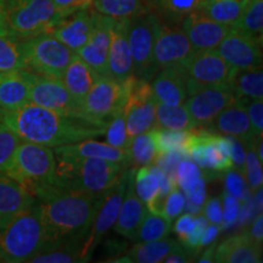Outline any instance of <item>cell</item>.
Masks as SVG:
<instances>
[{
    "label": "cell",
    "mask_w": 263,
    "mask_h": 263,
    "mask_svg": "<svg viewBox=\"0 0 263 263\" xmlns=\"http://www.w3.org/2000/svg\"><path fill=\"white\" fill-rule=\"evenodd\" d=\"M0 121L24 141L49 147L68 145L105 134L108 123L77 114H65L32 103L11 111H2Z\"/></svg>",
    "instance_id": "cell-1"
},
{
    "label": "cell",
    "mask_w": 263,
    "mask_h": 263,
    "mask_svg": "<svg viewBox=\"0 0 263 263\" xmlns=\"http://www.w3.org/2000/svg\"><path fill=\"white\" fill-rule=\"evenodd\" d=\"M101 194L65 189L55 184L35 189L33 197L37 200L47 230V248L65 242L83 245Z\"/></svg>",
    "instance_id": "cell-2"
},
{
    "label": "cell",
    "mask_w": 263,
    "mask_h": 263,
    "mask_svg": "<svg viewBox=\"0 0 263 263\" xmlns=\"http://www.w3.org/2000/svg\"><path fill=\"white\" fill-rule=\"evenodd\" d=\"M49 244L41 209L35 200L0 229V251L3 262H29Z\"/></svg>",
    "instance_id": "cell-3"
},
{
    "label": "cell",
    "mask_w": 263,
    "mask_h": 263,
    "mask_svg": "<svg viewBox=\"0 0 263 263\" xmlns=\"http://www.w3.org/2000/svg\"><path fill=\"white\" fill-rule=\"evenodd\" d=\"M55 185L77 192L104 193L123 171L122 164L93 157L55 154Z\"/></svg>",
    "instance_id": "cell-4"
},
{
    "label": "cell",
    "mask_w": 263,
    "mask_h": 263,
    "mask_svg": "<svg viewBox=\"0 0 263 263\" xmlns=\"http://www.w3.org/2000/svg\"><path fill=\"white\" fill-rule=\"evenodd\" d=\"M55 168L57 160L51 147L21 140L5 173L22 184L33 196V192L39 186L55 184Z\"/></svg>",
    "instance_id": "cell-5"
},
{
    "label": "cell",
    "mask_w": 263,
    "mask_h": 263,
    "mask_svg": "<svg viewBox=\"0 0 263 263\" xmlns=\"http://www.w3.org/2000/svg\"><path fill=\"white\" fill-rule=\"evenodd\" d=\"M10 32L21 39L49 33L62 18L52 0H5Z\"/></svg>",
    "instance_id": "cell-6"
},
{
    "label": "cell",
    "mask_w": 263,
    "mask_h": 263,
    "mask_svg": "<svg viewBox=\"0 0 263 263\" xmlns=\"http://www.w3.org/2000/svg\"><path fill=\"white\" fill-rule=\"evenodd\" d=\"M185 156L194 161L202 174L219 177L234 167L232 160V138L194 128L185 146Z\"/></svg>",
    "instance_id": "cell-7"
},
{
    "label": "cell",
    "mask_w": 263,
    "mask_h": 263,
    "mask_svg": "<svg viewBox=\"0 0 263 263\" xmlns=\"http://www.w3.org/2000/svg\"><path fill=\"white\" fill-rule=\"evenodd\" d=\"M26 70L34 74L61 78L76 52L54 37L51 33H42L22 39Z\"/></svg>",
    "instance_id": "cell-8"
},
{
    "label": "cell",
    "mask_w": 263,
    "mask_h": 263,
    "mask_svg": "<svg viewBox=\"0 0 263 263\" xmlns=\"http://www.w3.org/2000/svg\"><path fill=\"white\" fill-rule=\"evenodd\" d=\"M161 20L147 11L128 18V42L133 60V74L151 81L157 73L154 64V45Z\"/></svg>",
    "instance_id": "cell-9"
},
{
    "label": "cell",
    "mask_w": 263,
    "mask_h": 263,
    "mask_svg": "<svg viewBox=\"0 0 263 263\" xmlns=\"http://www.w3.org/2000/svg\"><path fill=\"white\" fill-rule=\"evenodd\" d=\"M128 94L122 110L126 117L127 133L132 141L138 134L145 133L156 126L157 99L150 81L134 74L127 78Z\"/></svg>",
    "instance_id": "cell-10"
},
{
    "label": "cell",
    "mask_w": 263,
    "mask_h": 263,
    "mask_svg": "<svg viewBox=\"0 0 263 263\" xmlns=\"http://www.w3.org/2000/svg\"><path fill=\"white\" fill-rule=\"evenodd\" d=\"M130 170L122 171L112 185L101 194L89 233H88L87 238L84 239L83 245H82V254H83L85 261L90 258L99 242L101 241V239H104L108 230L114 228L115 223L117 221Z\"/></svg>",
    "instance_id": "cell-11"
},
{
    "label": "cell",
    "mask_w": 263,
    "mask_h": 263,
    "mask_svg": "<svg viewBox=\"0 0 263 263\" xmlns=\"http://www.w3.org/2000/svg\"><path fill=\"white\" fill-rule=\"evenodd\" d=\"M127 94V80L120 82L110 76H101L82 100V115L98 122L108 123L122 110Z\"/></svg>",
    "instance_id": "cell-12"
},
{
    "label": "cell",
    "mask_w": 263,
    "mask_h": 263,
    "mask_svg": "<svg viewBox=\"0 0 263 263\" xmlns=\"http://www.w3.org/2000/svg\"><path fill=\"white\" fill-rule=\"evenodd\" d=\"M183 66L188 76V97L207 85L230 84L239 72L216 49L195 51Z\"/></svg>",
    "instance_id": "cell-13"
},
{
    "label": "cell",
    "mask_w": 263,
    "mask_h": 263,
    "mask_svg": "<svg viewBox=\"0 0 263 263\" xmlns=\"http://www.w3.org/2000/svg\"><path fill=\"white\" fill-rule=\"evenodd\" d=\"M236 100L230 84L207 85L189 95L184 101L196 128L211 126L215 118Z\"/></svg>",
    "instance_id": "cell-14"
},
{
    "label": "cell",
    "mask_w": 263,
    "mask_h": 263,
    "mask_svg": "<svg viewBox=\"0 0 263 263\" xmlns=\"http://www.w3.org/2000/svg\"><path fill=\"white\" fill-rule=\"evenodd\" d=\"M195 52L180 25L160 21L154 45V64L156 71L167 66L184 64Z\"/></svg>",
    "instance_id": "cell-15"
},
{
    "label": "cell",
    "mask_w": 263,
    "mask_h": 263,
    "mask_svg": "<svg viewBox=\"0 0 263 263\" xmlns=\"http://www.w3.org/2000/svg\"><path fill=\"white\" fill-rule=\"evenodd\" d=\"M216 50L238 71L262 68V41L234 28L223 38Z\"/></svg>",
    "instance_id": "cell-16"
},
{
    "label": "cell",
    "mask_w": 263,
    "mask_h": 263,
    "mask_svg": "<svg viewBox=\"0 0 263 263\" xmlns=\"http://www.w3.org/2000/svg\"><path fill=\"white\" fill-rule=\"evenodd\" d=\"M29 103L59 112L82 115L81 104L71 97L61 78L34 74Z\"/></svg>",
    "instance_id": "cell-17"
},
{
    "label": "cell",
    "mask_w": 263,
    "mask_h": 263,
    "mask_svg": "<svg viewBox=\"0 0 263 263\" xmlns=\"http://www.w3.org/2000/svg\"><path fill=\"white\" fill-rule=\"evenodd\" d=\"M180 27L195 51L213 50L233 29L232 26L215 21L199 9L185 16Z\"/></svg>",
    "instance_id": "cell-18"
},
{
    "label": "cell",
    "mask_w": 263,
    "mask_h": 263,
    "mask_svg": "<svg viewBox=\"0 0 263 263\" xmlns=\"http://www.w3.org/2000/svg\"><path fill=\"white\" fill-rule=\"evenodd\" d=\"M107 71L110 77L120 82L133 74V60L128 42V18L111 17Z\"/></svg>",
    "instance_id": "cell-19"
},
{
    "label": "cell",
    "mask_w": 263,
    "mask_h": 263,
    "mask_svg": "<svg viewBox=\"0 0 263 263\" xmlns=\"http://www.w3.org/2000/svg\"><path fill=\"white\" fill-rule=\"evenodd\" d=\"M110 22L111 17L95 11L90 37L84 47L76 52L100 76H108L107 55L110 44Z\"/></svg>",
    "instance_id": "cell-20"
},
{
    "label": "cell",
    "mask_w": 263,
    "mask_h": 263,
    "mask_svg": "<svg viewBox=\"0 0 263 263\" xmlns=\"http://www.w3.org/2000/svg\"><path fill=\"white\" fill-rule=\"evenodd\" d=\"M95 11L90 9L80 10L62 17L49 33L59 39L62 44L77 52L90 37L93 31Z\"/></svg>",
    "instance_id": "cell-21"
},
{
    "label": "cell",
    "mask_w": 263,
    "mask_h": 263,
    "mask_svg": "<svg viewBox=\"0 0 263 263\" xmlns=\"http://www.w3.org/2000/svg\"><path fill=\"white\" fill-rule=\"evenodd\" d=\"M153 78L151 87L159 103L184 104L188 98V76L182 64L161 68Z\"/></svg>",
    "instance_id": "cell-22"
},
{
    "label": "cell",
    "mask_w": 263,
    "mask_h": 263,
    "mask_svg": "<svg viewBox=\"0 0 263 263\" xmlns=\"http://www.w3.org/2000/svg\"><path fill=\"white\" fill-rule=\"evenodd\" d=\"M134 171L136 168L130 170L122 205H121L117 221L114 226L116 233L130 240H136L138 230L149 212L145 202L138 196L134 188Z\"/></svg>",
    "instance_id": "cell-23"
},
{
    "label": "cell",
    "mask_w": 263,
    "mask_h": 263,
    "mask_svg": "<svg viewBox=\"0 0 263 263\" xmlns=\"http://www.w3.org/2000/svg\"><path fill=\"white\" fill-rule=\"evenodd\" d=\"M34 73L27 70L0 72V110L11 111L29 103Z\"/></svg>",
    "instance_id": "cell-24"
},
{
    "label": "cell",
    "mask_w": 263,
    "mask_h": 263,
    "mask_svg": "<svg viewBox=\"0 0 263 263\" xmlns=\"http://www.w3.org/2000/svg\"><path fill=\"white\" fill-rule=\"evenodd\" d=\"M35 202L22 184L5 172H0V229Z\"/></svg>",
    "instance_id": "cell-25"
},
{
    "label": "cell",
    "mask_w": 263,
    "mask_h": 263,
    "mask_svg": "<svg viewBox=\"0 0 263 263\" xmlns=\"http://www.w3.org/2000/svg\"><path fill=\"white\" fill-rule=\"evenodd\" d=\"M212 124L219 134L236 138L242 144H248L256 138L252 133L245 100L241 98H236L234 103L227 106L215 118Z\"/></svg>",
    "instance_id": "cell-26"
},
{
    "label": "cell",
    "mask_w": 263,
    "mask_h": 263,
    "mask_svg": "<svg viewBox=\"0 0 263 263\" xmlns=\"http://www.w3.org/2000/svg\"><path fill=\"white\" fill-rule=\"evenodd\" d=\"M215 262L259 263L262 262V244L255 241L249 233H240L216 246Z\"/></svg>",
    "instance_id": "cell-27"
},
{
    "label": "cell",
    "mask_w": 263,
    "mask_h": 263,
    "mask_svg": "<svg viewBox=\"0 0 263 263\" xmlns=\"http://www.w3.org/2000/svg\"><path fill=\"white\" fill-rule=\"evenodd\" d=\"M55 154L67 156H78V157H93V159H101L117 162L122 166L129 164V153L128 150L118 149L107 143H100L91 139L78 141L68 145H61L54 147Z\"/></svg>",
    "instance_id": "cell-28"
},
{
    "label": "cell",
    "mask_w": 263,
    "mask_h": 263,
    "mask_svg": "<svg viewBox=\"0 0 263 263\" xmlns=\"http://www.w3.org/2000/svg\"><path fill=\"white\" fill-rule=\"evenodd\" d=\"M100 77L101 76L98 72H95L87 62L76 54L62 73L61 81L71 97L81 104Z\"/></svg>",
    "instance_id": "cell-29"
},
{
    "label": "cell",
    "mask_w": 263,
    "mask_h": 263,
    "mask_svg": "<svg viewBox=\"0 0 263 263\" xmlns=\"http://www.w3.org/2000/svg\"><path fill=\"white\" fill-rule=\"evenodd\" d=\"M202 0H145L150 12L170 25H180L185 16L200 8Z\"/></svg>",
    "instance_id": "cell-30"
},
{
    "label": "cell",
    "mask_w": 263,
    "mask_h": 263,
    "mask_svg": "<svg viewBox=\"0 0 263 263\" xmlns=\"http://www.w3.org/2000/svg\"><path fill=\"white\" fill-rule=\"evenodd\" d=\"M179 241L173 239L163 238L154 241L139 242L128 252L126 257L115 262H137V263H157L163 262L166 256L173 251Z\"/></svg>",
    "instance_id": "cell-31"
},
{
    "label": "cell",
    "mask_w": 263,
    "mask_h": 263,
    "mask_svg": "<svg viewBox=\"0 0 263 263\" xmlns=\"http://www.w3.org/2000/svg\"><path fill=\"white\" fill-rule=\"evenodd\" d=\"M249 0H202L199 10L221 24L234 26Z\"/></svg>",
    "instance_id": "cell-32"
},
{
    "label": "cell",
    "mask_w": 263,
    "mask_h": 263,
    "mask_svg": "<svg viewBox=\"0 0 263 263\" xmlns=\"http://www.w3.org/2000/svg\"><path fill=\"white\" fill-rule=\"evenodd\" d=\"M156 126L171 130H190L196 128L184 104L173 106L157 103Z\"/></svg>",
    "instance_id": "cell-33"
},
{
    "label": "cell",
    "mask_w": 263,
    "mask_h": 263,
    "mask_svg": "<svg viewBox=\"0 0 263 263\" xmlns=\"http://www.w3.org/2000/svg\"><path fill=\"white\" fill-rule=\"evenodd\" d=\"M91 8L112 18H130L149 11L145 0H93Z\"/></svg>",
    "instance_id": "cell-34"
},
{
    "label": "cell",
    "mask_w": 263,
    "mask_h": 263,
    "mask_svg": "<svg viewBox=\"0 0 263 263\" xmlns=\"http://www.w3.org/2000/svg\"><path fill=\"white\" fill-rule=\"evenodd\" d=\"M26 70L22 39L9 32L0 35V72Z\"/></svg>",
    "instance_id": "cell-35"
},
{
    "label": "cell",
    "mask_w": 263,
    "mask_h": 263,
    "mask_svg": "<svg viewBox=\"0 0 263 263\" xmlns=\"http://www.w3.org/2000/svg\"><path fill=\"white\" fill-rule=\"evenodd\" d=\"M150 130L151 134H153L154 143H155L157 155L162 156L164 154L178 151V153H182L185 156V146L188 144L193 129L171 130L155 126L151 128Z\"/></svg>",
    "instance_id": "cell-36"
},
{
    "label": "cell",
    "mask_w": 263,
    "mask_h": 263,
    "mask_svg": "<svg viewBox=\"0 0 263 263\" xmlns=\"http://www.w3.org/2000/svg\"><path fill=\"white\" fill-rule=\"evenodd\" d=\"M128 153H129V164L133 166V168L155 164L159 155L151 130L134 137L130 141Z\"/></svg>",
    "instance_id": "cell-37"
},
{
    "label": "cell",
    "mask_w": 263,
    "mask_h": 263,
    "mask_svg": "<svg viewBox=\"0 0 263 263\" xmlns=\"http://www.w3.org/2000/svg\"><path fill=\"white\" fill-rule=\"evenodd\" d=\"M230 85L236 98L263 99L262 68L239 71Z\"/></svg>",
    "instance_id": "cell-38"
},
{
    "label": "cell",
    "mask_w": 263,
    "mask_h": 263,
    "mask_svg": "<svg viewBox=\"0 0 263 263\" xmlns=\"http://www.w3.org/2000/svg\"><path fill=\"white\" fill-rule=\"evenodd\" d=\"M233 28L262 41L263 0H249Z\"/></svg>",
    "instance_id": "cell-39"
},
{
    "label": "cell",
    "mask_w": 263,
    "mask_h": 263,
    "mask_svg": "<svg viewBox=\"0 0 263 263\" xmlns=\"http://www.w3.org/2000/svg\"><path fill=\"white\" fill-rule=\"evenodd\" d=\"M32 263H76L87 262L83 254H82L81 244H58L49 246L34 256L31 261Z\"/></svg>",
    "instance_id": "cell-40"
},
{
    "label": "cell",
    "mask_w": 263,
    "mask_h": 263,
    "mask_svg": "<svg viewBox=\"0 0 263 263\" xmlns=\"http://www.w3.org/2000/svg\"><path fill=\"white\" fill-rule=\"evenodd\" d=\"M171 227H172V221L164 216L147 212L138 230L136 240L139 242H146L167 238L171 232Z\"/></svg>",
    "instance_id": "cell-41"
},
{
    "label": "cell",
    "mask_w": 263,
    "mask_h": 263,
    "mask_svg": "<svg viewBox=\"0 0 263 263\" xmlns=\"http://www.w3.org/2000/svg\"><path fill=\"white\" fill-rule=\"evenodd\" d=\"M256 139V138H255ZM250 141L245 145V164H244V177L246 185L249 186L252 192H257L259 188H262L263 184V172H262V162L257 157V154L255 151L254 141Z\"/></svg>",
    "instance_id": "cell-42"
},
{
    "label": "cell",
    "mask_w": 263,
    "mask_h": 263,
    "mask_svg": "<svg viewBox=\"0 0 263 263\" xmlns=\"http://www.w3.org/2000/svg\"><path fill=\"white\" fill-rule=\"evenodd\" d=\"M173 177L177 186L184 194H186L199 183L200 179L203 178V174L200 167L194 161L183 159L177 164Z\"/></svg>",
    "instance_id": "cell-43"
},
{
    "label": "cell",
    "mask_w": 263,
    "mask_h": 263,
    "mask_svg": "<svg viewBox=\"0 0 263 263\" xmlns=\"http://www.w3.org/2000/svg\"><path fill=\"white\" fill-rule=\"evenodd\" d=\"M106 134V143L118 149L128 150L130 145V139L127 133L126 117H124L123 110L117 112L108 121V124L105 130Z\"/></svg>",
    "instance_id": "cell-44"
},
{
    "label": "cell",
    "mask_w": 263,
    "mask_h": 263,
    "mask_svg": "<svg viewBox=\"0 0 263 263\" xmlns=\"http://www.w3.org/2000/svg\"><path fill=\"white\" fill-rule=\"evenodd\" d=\"M21 139L0 121V172H6L11 166L16 149Z\"/></svg>",
    "instance_id": "cell-45"
},
{
    "label": "cell",
    "mask_w": 263,
    "mask_h": 263,
    "mask_svg": "<svg viewBox=\"0 0 263 263\" xmlns=\"http://www.w3.org/2000/svg\"><path fill=\"white\" fill-rule=\"evenodd\" d=\"M185 195L178 186H174L171 192L167 194L163 202V216L170 221L176 219L185 209Z\"/></svg>",
    "instance_id": "cell-46"
},
{
    "label": "cell",
    "mask_w": 263,
    "mask_h": 263,
    "mask_svg": "<svg viewBox=\"0 0 263 263\" xmlns=\"http://www.w3.org/2000/svg\"><path fill=\"white\" fill-rule=\"evenodd\" d=\"M250 123H251L252 133L256 138L263 136V101L262 99H250L246 104Z\"/></svg>",
    "instance_id": "cell-47"
},
{
    "label": "cell",
    "mask_w": 263,
    "mask_h": 263,
    "mask_svg": "<svg viewBox=\"0 0 263 263\" xmlns=\"http://www.w3.org/2000/svg\"><path fill=\"white\" fill-rule=\"evenodd\" d=\"M185 195V207L192 211L193 215L201 212L203 203L206 201V180L201 178L194 188L188 192Z\"/></svg>",
    "instance_id": "cell-48"
},
{
    "label": "cell",
    "mask_w": 263,
    "mask_h": 263,
    "mask_svg": "<svg viewBox=\"0 0 263 263\" xmlns=\"http://www.w3.org/2000/svg\"><path fill=\"white\" fill-rule=\"evenodd\" d=\"M224 186L226 193L239 200L242 199L246 193V182L244 177L241 176V173L233 168L224 173Z\"/></svg>",
    "instance_id": "cell-49"
},
{
    "label": "cell",
    "mask_w": 263,
    "mask_h": 263,
    "mask_svg": "<svg viewBox=\"0 0 263 263\" xmlns=\"http://www.w3.org/2000/svg\"><path fill=\"white\" fill-rule=\"evenodd\" d=\"M222 211L223 223L226 226L234 224L239 218L240 200L224 192L222 195Z\"/></svg>",
    "instance_id": "cell-50"
},
{
    "label": "cell",
    "mask_w": 263,
    "mask_h": 263,
    "mask_svg": "<svg viewBox=\"0 0 263 263\" xmlns=\"http://www.w3.org/2000/svg\"><path fill=\"white\" fill-rule=\"evenodd\" d=\"M52 3L61 17L73 14L80 10L90 9L93 5V0H52Z\"/></svg>",
    "instance_id": "cell-51"
},
{
    "label": "cell",
    "mask_w": 263,
    "mask_h": 263,
    "mask_svg": "<svg viewBox=\"0 0 263 263\" xmlns=\"http://www.w3.org/2000/svg\"><path fill=\"white\" fill-rule=\"evenodd\" d=\"M203 209L201 210L202 215L209 221V223L213 224H223V211H222V200L218 197H213V199L205 201L203 203Z\"/></svg>",
    "instance_id": "cell-52"
},
{
    "label": "cell",
    "mask_w": 263,
    "mask_h": 263,
    "mask_svg": "<svg viewBox=\"0 0 263 263\" xmlns=\"http://www.w3.org/2000/svg\"><path fill=\"white\" fill-rule=\"evenodd\" d=\"M197 255V251L195 250L189 249L188 246L183 245L182 242H179L178 246L171 251L168 255L166 256V258L163 259V262L167 263H188V262H194Z\"/></svg>",
    "instance_id": "cell-53"
},
{
    "label": "cell",
    "mask_w": 263,
    "mask_h": 263,
    "mask_svg": "<svg viewBox=\"0 0 263 263\" xmlns=\"http://www.w3.org/2000/svg\"><path fill=\"white\" fill-rule=\"evenodd\" d=\"M195 224V215L193 213H184L177 217V222L174 224V232L177 233L180 239V242L184 244Z\"/></svg>",
    "instance_id": "cell-54"
},
{
    "label": "cell",
    "mask_w": 263,
    "mask_h": 263,
    "mask_svg": "<svg viewBox=\"0 0 263 263\" xmlns=\"http://www.w3.org/2000/svg\"><path fill=\"white\" fill-rule=\"evenodd\" d=\"M232 138V160L233 164L236 167V171L241 173L244 172L245 164V145L236 138Z\"/></svg>",
    "instance_id": "cell-55"
},
{
    "label": "cell",
    "mask_w": 263,
    "mask_h": 263,
    "mask_svg": "<svg viewBox=\"0 0 263 263\" xmlns=\"http://www.w3.org/2000/svg\"><path fill=\"white\" fill-rule=\"evenodd\" d=\"M219 232H221V226L209 223L205 230L202 232L201 238H200V248L202 249L203 246L212 244V242L217 239V236H218Z\"/></svg>",
    "instance_id": "cell-56"
},
{
    "label": "cell",
    "mask_w": 263,
    "mask_h": 263,
    "mask_svg": "<svg viewBox=\"0 0 263 263\" xmlns=\"http://www.w3.org/2000/svg\"><path fill=\"white\" fill-rule=\"evenodd\" d=\"M250 236L257 241L258 244H262L263 241V218L262 213H259V216L255 219V222L252 223L251 229H250Z\"/></svg>",
    "instance_id": "cell-57"
},
{
    "label": "cell",
    "mask_w": 263,
    "mask_h": 263,
    "mask_svg": "<svg viewBox=\"0 0 263 263\" xmlns=\"http://www.w3.org/2000/svg\"><path fill=\"white\" fill-rule=\"evenodd\" d=\"M9 26L6 21V11H5V0H0V35H4L9 33Z\"/></svg>",
    "instance_id": "cell-58"
},
{
    "label": "cell",
    "mask_w": 263,
    "mask_h": 263,
    "mask_svg": "<svg viewBox=\"0 0 263 263\" xmlns=\"http://www.w3.org/2000/svg\"><path fill=\"white\" fill-rule=\"evenodd\" d=\"M215 252H216V245L211 244V246H210V248L207 249L201 256H200V258L197 259V262H201V263L215 262Z\"/></svg>",
    "instance_id": "cell-59"
},
{
    "label": "cell",
    "mask_w": 263,
    "mask_h": 263,
    "mask_svg": "<svg viewBox=\"0 0 263 263\" xmlns=\"http://www.w3.org/2000/svg\"><path fill=\"white\" fill-rule=\"evenodd\" d=\"M0 262H3V257H2V251H0Z\"/></svg>",
    "instance_id": "cell-60"
},
{
    "label": "cell",
    "mask_w": 263,
    "mask_h": 263,
    "mask_svg": "<svg viewBox=\"0 0 263 263\" xmlns=\"http://www.w3.org/2000/svg\"><path fill=\"white\" fill-rule=\"evenodd\" d=\"M0 115H2V110H0Z\"/></svg>",
    "instance_id": "cell-61"
}]
</instances>
